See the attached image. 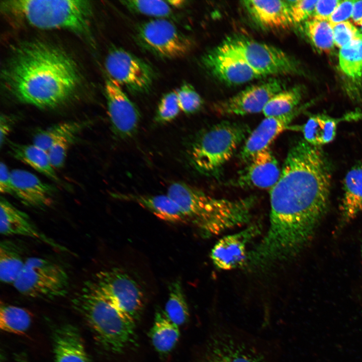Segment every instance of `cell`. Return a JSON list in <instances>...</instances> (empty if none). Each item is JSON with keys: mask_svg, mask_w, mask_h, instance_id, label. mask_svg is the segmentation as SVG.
Instances as JSON below:
<instances>
[{"mask_svg": "<svg viewBox=\"0 0 362 362\" xmlns=\"http://www.w3.org/2000/svg\"><path fill=\"white\" fill-rule=\"evenodd\" d=\"M331 177L320 146L302 140L290 148L270 189L269 228L250 252L256 264L266 267L288 260L305 246L327 210Z\"/></svg>", "mask_w": 362, "mask_h": 362, "instance_id": "obj_1", "label": "cell"}, {"mask_svg": "<svg viewBox=\"0 0 362 362\" xmlns=\"http://www.w3.org/2000/svg\"><path fill=\"white\" fill-rule=\"evenodd\" d=\"M1 78L13 98L43 109L65 103L80 83L72 58L59 48L38 40L21 43L12 49Z\"/></svg>", "mask_w": 362, "mask_h": 362, "instance_id": "obj_2", "label": "cell"}, {"mask_svg": "<svg viewBox=\"0 0 362 362\" xmlns=\"http://www.w3.org/2000/svg\"><path fill=\"white\" fill-rule=\"evenodd\" d=\"M167 194L178 205L189 223L207 237L248 223L255 202L254 197L236 200L215 198L180 182L172 183Z\"/></svg>", "mask_w": 362, "mask_h": 362, "instance_id": "obj_3", "label": "cell"}, {"mask_svg": "<svg viewBox=\"0 0 362 362\" xmlns=\"http://www.w3.org/2000/svg\"><path fill=\"white\" fill-rule=\"evenodd\" d=\"M95 339L104 349L119 353L135 339L136 321L85 282L72 300Z\"/></svg>", "mask_w": 362, "mask_h": 362, "instance_id": "obj_4", "label": "cell"}, {"mask_svg": "<svg viewBox=\"0 0 362 362\" xmlns=\"http://www.w3.org/2000/svg\"><path fill=\"white\" fill-rule=\"evenodd\" d=\"M12 20L43 29H66L84 36L90 34L92 5L86 1L11 0L1 2Z\"/></svg>", "mask_w": 362, "mask_h": 362, "instance_id": "obj_5", "label": "cell"}, {"mask_svg": "<svg viewBox=\"0 0 362 362\" xmlns=\"http://www.w3.org/2000/svg\"><path fill=\"white\" fill-rule=\"evenodd\" d=\"M250 133L248 126L237 122L214 125L200 133L190 145V162L201 173L217 174Z\"/></svg>", "mask_w": 362, "mask_h": 362, "instance_id": "obj_6", "label": "cell"}, {"mask_svg": "<svg viewBox=\"0 0 362 362\" xmlns=\"http://www.w3.org/2000/svg\"><path fill=\"white\" fill-rule=\"evenodd\" d=\"M200 362H277L258 339L224 323L217 325L206 344Z\"/></svg>", "mask_w": 362, "mask_h": 362, "instance_id": "obj_7", "label": "cell"}, {"mask_svg": "<svg viewBox=\"0 0 362 362\" xmlns=\"http://www.w3.org/2000/svg\"><path fill=\"white\" fill-rule=\"evenodd\" d=\"M69 277L65 269L51 260L31 257L14 287L24 296L38 299H53L65 296L68 290Z\"/></svg>", "mask_w": 362, "mask_h": 362, "instance_id": "obj_8", "label": "cell"}, {"mask_svg": "<svg viewBox=\"0 0 362 362\" xmlns=\"http://www.w3.org/2000/svg\"><path fill=\"white\" fill-rule=\"evenodd\" d=\"M221 45L263 77L297 72L295 60L272 45L238 35L227 38Z\"/></svg>", "mask_w": 362, "mask_h": 362, "instance_id": "obj_9", "label": "cell"}, {"mask_svg": "<svg viewBox=\"0 0 362 362\" xmlns=\"http://www.w3.org/2000/svg\"><path fill=\"white\" fill-rule=\"evenodd\" d=\"M86 282L116 307L138 320L144 307V296L138 283L118 267L101 270Z\"/></svg>", "mask_w": 362, "mask_h": 362, "instance_id": "obj_10", "label": "cell"}, {"mask_svg": "<svg viewBox=\"0 0 362 362\" xmlns=\"http://www.w3.org/2000/svg\"><path fill=\"white\" fill-rule=\"evenodd\" d=\"M141 45L152 54L168 59L189 53L193 42L189 36L165 19H155L140 25L136 32Z\"/></svg>", "mask_w": 362, "mask_h": 362, "instance_id": "obj_11", "label": "cell"}, {"mask_svg": "<svg viewBox=\"0 0 362 362\" xmlns=\"http://www.w3.org/2000/svg\"><path fill=\"white\" fill-rule=\"evenodd\" d=\"M105 67L110 78L132 93L147 92L152 85L154 72L151 65L121 48L109 51Z\"/></svg>", "mask_w": 362, "mask_h": 362, "instance_id": "obj_12", "label": "cell"}, {"mask_svg": "<svg viewBox=\"0 0 362 362\" xmlns=\"http://www.w3.org/2000/svg\"><path fill=\"white\" fill-rule=\"evenodd\" d=\"M284 89V84L278 79L249 86L234 96L214 105L220 115H245L262 112L268 102Z\"/></svg>", "mask_w": 362, "mask_h": 362, "instance_id": "obj_13", "label": "cell"}, {"mask_svg": "<svg viewBox=\"0 0 362 362\" xmlns=\"http://www.w3.org/2000/svg\"><path fill=\"white\" fill-rule=\"evenodd\" d=\"M201 60L210 74L229 85L241 84L263 77L221 44L205 53Z\"/></svg>", "mask_w": 362, "mask_h": 362, "instance_id": "obj_14", "label": "cell"}, {"mask_svg": "<svg viewBox=\"0 0 362 362\" xmlns=\"http://www.w3.org/2000/svg\"><path fill=\"white\" fill-rule=\"evenodd\" d=\"M108 112L114 134L121 139L132 137L140 121L136 105L124 93L121 85L110 77L105 85Z\"/></svg>", "mask_w": 362, "mask_h": 362, "instance_id": "obj_15", "label": "cell"}, {"mask_svg": "<svg viewBox=\"0 0 362 362\" xmlns=\"http://www.w3.org/2000/svg\"><path fill=\"white\" fill-rule=\"evenodd\" d=\"M260 233L257 224H252L236 233L221 238L212 248L210 257L218 269L231 270L246 265L248 243Z\"/></svg>", "mask_w": 362, "mask_h": 362, "instance_id": "obj_16", "label": "cell"}, {"mask_svg": "<svg viewBox=\"0 0 362 362\" xmlns=\"http://www.w3.org/2000/svg\"><path fill=\"white\" fill-rule=\"evenodd\" d=\"M0 232L5 236L19 235L41 241L60 251L67 249L41 232L29 216L5 198L0 200Z\"/></svg>", "mask_w": 362, "mask_h": 362, "instance_id": "obj_17", "label": "cell"}, {"mask_svg": "<svg viewBox=\"0 0 362 362\" xmlns=\"http://www.w3.org/2000/svg\"><path fill=\"white\" fill-rule=\"evenodd\" d=\"M248 162L237 179V185L271 189L278 181L281 171L269 147L257 153Z\"/></svg>", "mask_w": 362, "mask_h": 362, "instance_id": "obj_18", "label": "cell"}, {"mask_svg": "<svg viewBox=\"0 0 362 362\" xmlns=\"http://www.w3.org/2000/svg\"><path fill=\"white\" fill-rule=\"evenodd\" d=\"M299 112L296 109L287 114L265 117L246 139L239 154L241 161L248 162L257 153L269 147L275 138L288 127Z\"/></svg>", "mask_w": 362, "mask_h": 362, "instance_id": "obj_19", "label": "cell"}, {"mask_svg": "<svg viewBox=\"0 0 362 362\" xmlns=\"http://www.w3.org/2000/svg\"><path fill=\"white\" fill-rule=\"evenodd\" d=\"M14 196L25 205L44 208L50 205L55 191L53 186L41 181L31 172L20 169L11 171Z\"/></svg>", "mask_w": 362, "mask_h": 362, "instance_id": "obj_20", "label": "cell"}, {"mask_svg": "<svg viewBox=\"0 0 362 362\" xmlns=\"http://www.w3.org/2000/svg\"><path fill=\"white\" fill-rule=\"evenodd\" d=\"M242 5L251 18L262 27L285 29L293 22L288 1H244Z\"/></svg>", "mask_w": 362, "mask_h": 362, "instance_id": "obj_21", "label": "cell"}, {"mask_svg": "<svg viewBox=\"0 0 362 362\" xmlns=\"http://www.w3.org/2000/svg\"><path fill=\"white\" fill-rule=\"evenodd\" d=\"M52 340L55 362H90L76 326L65 324L57 327Z\"/></svg>", "mask_w": 362, "mask_h": 362, "instance_id": "obj_22", "label": "cell"}, {"mask_svg": "<svg viewBox=\"0 0 362 362\" xmlns=\"http://www.w3.org/2000/svg\"><path fill=\"white\" fill-rule=\"evenodd\" d=\"M112 196L121 200L135 202L161 220L173 223H189L180 207L167 194L151 195L113 193Z\"/></svg>", "mask_w": 362, "mask_h": 362, "instance_id": "obj_23", "label": "cell"}, {"mask_svg": "<svg viewBox=\"0 0 362 362\" xmlns=\"http://www.w3.org/2000/svg\"><path fill=\"white\" fill-rule=\"evenodd\" d=\"M340 211L344 223L351 221L362 211V162L353 166L345 176Z\"/></svg>", "mask_w": 362, "mask_h": 362, "instance_id": "obj_24", "label": "cell"}, {"mask_svg": "<svg viewBox=\"0 0 362 362\" xmlns=\"http://www.w3.org/2000/svg\"><path fill=\"white\" fill-rule=\"evenodd\" d=\"M149 336L155 350L165 355L172 350L179 340V326L167 317L163 310L157 309Z\"/></svg>", "mask_w": 362, "mask_h": 362, "instance_id": "obj_25", "label": "cell"}, {"mask_svg": "<svg viewBox=\"0 0 362 362\" xmlns=\"http://www.w3.org/2000/svg\"><path fill=\"white\" fill-rule=\"evenodd\" d=\"M10 152L16 159L29 165L34 169L55 182H59L52 165L48 152L33 144H22L9 142Z\"/></svg>", "mask_w": 362, "mask_h": 362, "instance_id": "obj_26", "label": "cell"}, {"mask_svg": "<svg viewBox=\"0 0 362 362\" xmlns=\"http://www.w3.org/2000/svg\"><path fill=\"white\" fill-rule=\"evenodd\" d=\"M343 120L324 115H314L300 129L305 141L312 145L320 146L333 140L337 125Z\"/></svg>", "mask_w": 362, "mask_h": 362, "instance_id": "obj_27", "label": "cell"}, {"mask_svg": "<svg viewBox=\"0 0 362 362\" xmlns=\"http://www.w3.org/2000/svg\"><path fill=\"white\" fill-rule=\"evenodd\" d=\"M20 248L8 240L0 243V279L6 284H13L18 277L26 262Z\"/></svg>", "mask_w": 362, "mask_h": 362, "instance_id": "obj_28", "label": "cell"}, {"mask_svg": "<svg viewBox=\"0 0 362 362\" xmlns=\"http://www.w3.org/2000/svg\"><path fill=\"white\" fill-rule=\"evenodd\" d=\"M339 66L343 72L355 81L362 79V34L361 33L339 52Z\"/></svg>", "mask_w": 362, "mask_h": 362, "instance_id": "obj_29", "label": "cell"}, {"mask_svg": "<svg viewBox=\"0 0 362 362\" xmlns=\"http://www.w3.org/2000/svg\"><path fill=\"white\" fill-rule=\"evenodd\" d=\"M85 125L79 122H66L40 129L35 134L33 144L48 151L55 143L69 137L75 136Z\"/></svg>", "mask_w": 362, "mask_h": 362, "instance_id": "obj_30", "label": "cell"}, {"mask_svg": "<svg viewBox=\"0 0 362 362\" xmlns=\"http://www.w3.org/2000/svg\"><path fill=\"white\" fill-rule=\"evenodd\" d=\"M32 315L27 310L11 305L3 304L0 308V328L9 333L24 334L30 328Z\"/></svg>", "mask_w": 362, "mask_h": 362, "instance_id": "obj_31", "label": "cell"}, {"mask_svg": "<svg viewBox=\"0 0 362 362\" xmlns=\"http://www.w3.org/2000/svg\"><path fill=\"white\" fill-rule=\"evenodd\" d=\"M163 311L167 317L178 326L188 321L189 309L179 280L173 281L169 285L168 296Z\"/></svg>", "mask_w": 362, "mask_h": 362, "instance_id": "obj_32", "label": "cell"}, {"mask_svg": "<svg viewBox=\"0 0 362 362\" xmlns=\"http://www.w3.org/2000/svg\"><path fill=\"white\" fill-rule=\"evenodd\" d=\"M302 98L298 87L284 89L275 95L266 104L262 113L265 117L281 116L297 109Z\"/></svg>", "mask_w": 362, "mask_h": 362, "instance_id": "obj_33", "label": "cell"}, {"mask_svg": "<svg viewBox=\"0 0 362 362\" xmlns=\"http://www.w3.org/2000/svg\"><path fill=\"white\" fill-rule=\"evenodd\" d=\"M305 33L315 47L329 52L333 48L334 40L331 24L327 20L312 18L305 24Z\"/></svg>", "mask_w": 362, "mask_h": 362, "instance_id": "obj_34", "label": "cell"}, {"mask_svg": "<svg viewBox=\"0 0 362 362\" xmlns=\"http://www.w3.org/2000/svg\"><path fill=\"white\" fill-rule=\"evenodd\" d=\"M121 3L129 11L139 14L163 19L172 13L168 1L131 0Z\"/></svg>", "mask_w": 362, "mask_h": 362, "instance_id": "obj_35", "label": "cell"}, {"mask_svg": "<svg viewBox=\"0 0 362 362\" xmlns=\"http://www.w3.org/2000/svg\"><path fill=\"white\" fill-rule=\"evenodd\" d=\"M180 110L193 114L199 110L203 104L200 95L190 84L185 82L176 90Z\"/></svg>", "mask_w": 362, "mask_h": 362, "instance_id": "obj_36", "label": "cell"}, {"mask_svg": "<svg viewBox=\"0 0 362 362\" xmlns=\"http://www.w3.org/2000/svg\"><path fill=\"white\" fill-rule=\"evenodd\" d=\"M180 110L176 90L165 94L161 99L156 113L155 120L159 123H166L174 119Z\"/></svg>", "mask_w": 362, "mask_h": 362, "instance_id": "obj_37", "label": "cell"}, {"mask_svg": "<svg viewBox=\"0 0 362 362\" xmlns=\"http://www.w3.org/2000/svg\"><path fill=\"white\" fill-rule=\"evenodd\" d=\"M331 25L334 45L340 48L360 33L356 27L348 21Z\"/></svg>", "mask_w": 362, "mask_h": 362, "instance_id": "obj_38", "label": "cell"}, {"mask_svg": "<svg viewBox=\"0 0 362 362\" xmlns=\"http://www.w3.org/2000/svg\"><path fill=\"white\" fill-rule=\"evenodd\" d=\"M317 1H288L293 24L300 23L312 16Z\"/></svg>", "mask_w": 362, "mask_h": 362, "instance_id": "obj_39", "label": "cell"}, {"mask_svg": "<svg viewBox=\"0 0 362 362\" xmlns=\"http://www.w3.org/2000/svg\"><path fill=\"white\" fill-rule=\"evenodd\" d=\"M75 136L65 138L54 144L47 151L51 163L55 168H60L64 164L68 148Z\"/></svg>", "mask_w": 362, "mask_h": 362, "instance_id": "obj_40", "label": "cell"}, {"mask_svg": "<svg viewBox=\"0 0 362 362\" xmlns=\"http://www.w3.org/2000/svg\"><path fill=\"white\" fill-rule=\"evenodd\" d=\"M341 1L339 0L317 1L312 15V18L328 20Z\"/></svg>", "mask_w": 362, "mask_h": 362, "instance_id": "obj_41", "label": "cell"}, {"mask_svg": "<svg viewBox=\"0 0 362 362\" xmlns=\"http://www.w3.org/2000/svg\"><path fill=\"white\" fill-rule=\"evenodd\" d=\"M354 1H341L328 19L331 24L347 21L352 17Z\"/></svg>", "mask_w": 362, "mask_h": 362, "instance_id": "obj_42", "label": "cell"}, {"mask_svg": "<svg viewBox=\"0 0 362 362\" xmlns=\"http://www.w3.org/2000/svg\"><path fill=\"white\" fill-rule=\"evenodd\" d=\"M14 189L11 171L6 164L1 162L0 164V192L14 196Z\"/></svg>", "mask_w": 362, "mask_h": 362, "instance_id": "obj_43", "label": "cell"}, {"mask_svg": "<svg viewBox=\"0 0 362 362\" xmlns=\"http://www.w3.org/2000/svg\"><path fill=\"white\" fill-rule=\"evenodd\" d=\"M13 118L5 115L1 116L0 119V141L2 146L8 134L11 132L14 125Z\"/></svg>", "mask_w": 362, "mask_h": 362, "instance_id": "obj_44", "label": "cell"}, {"mask_svg": "<svg viewBox=\"0 0 362 362\" xmlns=\"http://www.w3.org/2000/svg\"><path fill=\"white\" fill-rule=\"evenodd\" d=\"M351 18L357 25L362 20V1H354Z\"/></svg>", "mask_w": 362, "mask_h": 362, "instance_id": "obj_45", "label": "cell"}, {"mask_svg": "<svg viewBox=\"0 0 362 362\" xmlns=\"http://www.w3.org/2000/svg\"><path fill=\"white\" fill-rule=\"evenodd\" d=\"M360 26V31H361V34H362V20L360 21V22L358 24V25Z\"/></svg>", "mask_w": 362, "mask_h": 362, "instance_id": "obj_46", "label": "cell"}, {"mask_svg": "<svg viewBox=\"0 0 362 362\" xmlns=\"http://www.w3.org/2000/svg\"><path fill=\"white\" fill-rule=\"evenodd\" d=\"M361 257H362V243L361 246Z\"/></svg>", "mask_w": 362, "mask_h": 362, "instance_id": "obj_47", "label": "cell"}]
</instances>
